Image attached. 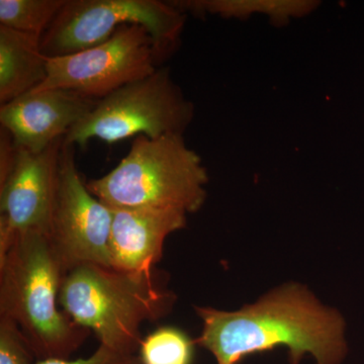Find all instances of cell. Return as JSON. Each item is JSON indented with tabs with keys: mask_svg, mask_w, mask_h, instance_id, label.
<instances>
[{
	"mask_svg": "<svg viewBox=\"0 0 364 364\" xmlns=\"http://www.w3.org/2000/svg\"><path fill=\"white\" fill-rule=\"evenodd\" d=\"M66 0H0V26L42 38Z\"/></svg>",
	"mask_w": 364,
	"mask_h": 364,
	"instance_id": "cell-14",
	"label": "cell"
},
{
	"mask_svg": "<svg viewBox=\"0 0 364 364\" xmlns=\"http://www.w3.org/2000/svg\"><path fill=\"white\" fill-rule=\"evenodd\" d=\"M18 151L13 136L9 131L0 127V184L9 178L16 166Z\"/></svg>",
	"mask_w": 364,
	"mask_h": 364,
	"instance_id": "cell-18",
	"label": "cell"
},
{
	"mask_svg": "<svg viewBox=\"0 0 364 364\" xmlns=\"http://www.w3.org/2000/svg\"><path fill=\"white\" fill-rule=\"evenodd\" d=\"M195 345L186 332L164 326L142 340L139 358L143 364H191Z\"/></svg>",
	"mask_w": 364,
	"mask_h": 364,
	"instance_id": "cell-15",
	"label": "cell"
},
{
	"mask_svg": "<svg viewBox=\"0 0 364 364\" xmlns=\"http://www.w3.org/2000/svg\"><path fill=\"white\" fill-rule=\"evenodd\" d=\"M64 139L39 153L20 148L13 172L0 184V256L9 250L18 233L49 235Z\"/></svg>",
	"mask_w": 364,
	"mask_h": 364,
	"instance_id": "cell-9",
	"label": "cell"
},
{
	"mask_svg": "<svg viewBox=\"0 0 364 364\" xmlns=\"http://www.w3.org/2000/svg\"><path fill=\"white\" fill-rule=\"evenodd\" d=\"M65 275L49 237L41 232L18 233L0 256V317L16 323L38 360L68 359L90 334L58 309Z\"/></svg>",
	"mask_w": 364,
	"mask_h": 364,
	"instance_id": "cell-2",
	"label": "cell"
},
{
	"mask_svg": "<svg viewBox=\"0 0 364 364\" xmlns=\"http://www.w3.org/2000/svg\"><path fill=\"white\" fill-rule=\"evenodd\" d=\"M39 36L0 26V105L30 92L47 77Z\"/></svg>",
	"mask_w": 364,
	"mask_h": 364,
	"instance_id": "cell-12",
	"label": "cell"
},
{
	"mask_svg": "<svg viewBox=\"0 0 364 364\" xmlns=\"http://www.w3.org/2000/svg\"><path fill=\"white\" fill-rule=\"evenodd\" d=\"M202 158L183 135L136 136L128 154L109 173L86 182L111 208H159L196 213L207 200Z\"/></svg>",
	"mask_w": 364,
	"mask_h": 364,
	"instance_id": "cell-4",
	"label": "cell"
},
{
	"mask_svg": "<svg viewBox=\"0 0 364 364\" xmlns=\"http://www.w3.org/2000/svg\"><path fill=\"white\" fill-rule=\"evenodd\" d=\"M195 311L203 321L196 344L210 351L218 364H238L280 346L287 347L291 364H299L306 354L317 364H341L347 354L341 314L296 282L234 312L198 306Z\"/></svg>",
	"mask_w": 364,
	"mask_h": 364,
	"instance_id": "cell-1",
	"label": "cell"
},
{
	"mask_svg": "<svg viewBox=\"0 0 364 364\" xmlns=\"http://www.w3.org/2000/svg\"><path fill=\"white\" fill-rule=\"evenodd\" d=\"M186 14L159 0H66L42 39L48 58L66 56L102 44L121 26L145 28L164 59L181 46Z\"/></svg>",
	"mask_w": 364,
	"mask_h": 364,
	"instance_id": "cell-6",
	"label": "cell"
},
{
	"mask_svg": "<svg viewBox=\"0 0 364 364\" xmlns=\"http://www.w3.org/2000/svg\"><path fill=\"white\" fill-rule=\"evenodd\" d=\"M76 146L63 141L58 186L48 237L64 269L82 264L112 267V208L90 193L75 161Z\"/></svg>",
	"mask_w": 364,
	"mask_h": 364,
	"instance_id": "cell-8",
	"label": "cell"
},
{
	"mask_svg": "<svg viewBox=\"0 0 364 364\" xmlns=\"http://www.w3.org/2000/svg\"><path fill=\"white\" fill-rule=\"evenodd\" d=\"M36 364H143L136 354L124 353L100 345L90 358L69 360L63 358H48L37 360Z\"/></svg>",
	"mask_w": 364,
	"mask_h": 364,
	"instance_id": "cell-17",
	"label": "cell"
},
{
	"mask_svg": "<svg viewBox=\"0 0 364 364\" xmlns=\"http://www.w3.org/2000/svg\"><path fill=\"white\" fill-rule=\"evenodd\" d=\"M112 267L129 272L154 270L165 240L186 226V213L159 208H112Z\"/></svg>",
	"mask_w": 364,
	"mask_h": 364,
	"instance_id": "cell-11",
	"label": "cell"
},
{
	"mask_svg": "<svg viewBox=\"0 0 364 364\" xmlns=\"http://www.w3.org/2000/svg\"><path fill=\"white\" fill-rule=\"evenodd\" d=\"M193 117L195 105L176 85L169 68H158L98 100L64 141L85 147L91 139L114 144L132 136L183 135Z\"/></svg>",
	"mask_w": 364,
	"mask_h": 364,
	"instance_id": "cell-5",
	"label": "cell"
},
{
	"mask_svg": "<svg viewBox=\"0 0 364 364\" xmlns=\"http://www.w3.org/2000/svg\"><path fill=\"white\" fill-rule=\"evenodd\" d=\"M182 13L219 14L222 18L246 20L253 14L269 16L275 26H287L291 18L312 13L320 4L312 0H179L169 1Z\"/></svg>",
	"mask_w": 364,
	"mask_h": 364,
	"instance_id": "cell-13",
	"label": "cell"
},
{
	"mask_svg": "<svg viewBox=\"0 0 364 364\" xmlns=\"http://www.w3.org/2000/svg\"><path fill=\"white\" fill-rule=\"evenodd\" d=\"M97 102L71 90L30 91L0 107V124L18 148L39 153L64 138Z\"/></svg>",
	"mask_w": 364,
	"mask_h": 364,
	"instance_id": "cell-10",
	"label": "cell"
},
{
	"mask_svg": "<svg viewBox=\"0 0 364 364\" xmlns=\"http://www.w3.org/2000/svg\"><path fill=\"white\" fill-rule=\"evenodd\" d=\"M37 358L20 327L0 317V364H36Z\"/></svg>",
	"mask_w": 364,
	"mask_h": 364,
	"instance_id": "cell-16",
	"label": "cell"
},
{
	"mask_svg": "<svg viewBox=\"0 0 364 364\" xmlns=\"http://www.w3.org/2000/svg\"><path fill=\"white\" fill-rule=\"evenodd\" d=\"M143 26H121L109 40L83 51L48 58L47 77L32 91L65 90L102 100L154 73L163 61Z\"/></svg>",
	"mask_w": 364,
	"mask_h": 364,
	"instance_id": "cell-7",
	"label": "cell"
},
{
	"mask_svg": "<svg viewBox=\"0 0 364 364\" xmlns=\"http://www.w3.org/2000/svg\"><path fill=\"white\" fill-rule=\"evenodd\" d=\"M176 294L155 270L129 272L100 264H82L67 272L59 305L100 345L124 353L140 348L141 326L173 310Z\"/></svg>",
	"mask_w": 364,
	"mask_h": 364,
	"instance_id": "cell-3",
	"label": "cell"
}]
</instances>
